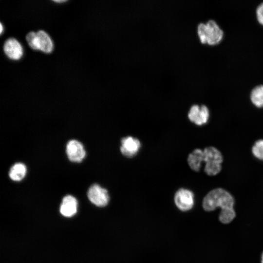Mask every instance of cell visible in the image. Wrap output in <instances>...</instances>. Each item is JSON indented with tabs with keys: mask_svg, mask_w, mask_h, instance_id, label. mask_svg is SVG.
Instances as JSON below:
<instances>
[{
	"mask_svg": "<svg viewBox=\"0 0 263 263\" xmlns=\"http://www.w3.org/2000/svg\"><path fill=\"white\" fill-rule=\"evenodd\" d=\"M256 13L258 22L263 25V2L257 7Z\"/></svg>",
	"mask_w": 263,
	"mask_h": 263,
	"instance_id": "obj_18",
	"label": "cell"
},
{
	"mask_svg": "<svg viewBox=\"0 0 263 263\" xmlns=\"http://www.w3.org/2000/svg\"><path fill=\"white\" fill-rule=\"evenodd\" d=\"M222 154L214 147H207L203 150V162L205 163L204 170L210 176L217 174L222 169Z\"/></svg>",
	"mask_w": 263,
	"mask_h": 263,
	"instance_id": "obj_3",
	"label": "cell"
},
{
	"mask_svg": "<svg viewBox=\"0 0 263 263\" xmlns=\"http://www.w3.org/2000/svg\"><path fill=\"white\" fill-rule=\"evenodd\" d=\"M4 52L10 58L18 60L23 55V49L20 43L14 38H9L4 42Z\"/></svg>",
	"mask_w": 263,
	"mask_h": 263,
	"instance_id": "obj_9",
	"label": "cell"
},
{
	"mask_svg": "<svg viewBox=\"0 0 263 263\" xmlns=\"http://www.w3.org/2000/svg\"><path fill=\"white\" fill-rule=\"evenodd\" d=\"M236 213L234 208L221 210L219 216V220L223 224L231 222L235 218Z\"/></svg>",
	"mask_w": 263,
	"mask_h": 263,
	"instance_id": "obj_15",
	"label": "cell"
},
{
	"mask_svg": "<svg viewBox=\"0 0 263 263\" xmlns=\"http://www.w3.org/2000/svg\"><path fill=\"white\" fill-rule=\"evenodd\" d=\"M197 33L202 43L210 45L220 43L224 36L222 29L215 21L212 19L206 23H199L197 27Z\"/></svg>",
	"mask_w": 263,
	"mask_h": 263,
	"instance_id": "obj_2",
	"label": "cell"
},
{
	"mask_svg": "<svg viewBox=\"0 0 263 263\" xmlns=\"http://www.w3.org/2000/svg\"><path fill=\"white\" fill-rule=\"evenodd\" d=\"M121 152L128 158L134 156L141 147L139 140L130 136L123 138L121 140Z\"/></svg>",
	"mask_w": 263,
	"mask_h": 263,
	"instance_id": "obj_7",
	"label": "cell"
},
{
	"mask_svg": "<svg viewBox=\"0 0 263 263\" xmlns=\"http://www.w3.org/2000/svg\"><path fill=\"white\" fill-rule=\"evenodd\" d=\"M37 33L39 40V50L45 53H51L54 46L49 36L43 30H39Z\"/></svg>",
	"mask_w": 263,
	"mask_h": 263,
	"instance_id": "obj_12",
	"label": "cell"
},
{
	"mask_svg": "<svg viewBox=\"0 0 263 263\" xmlns=\"http://www.w3.org/2000/svg\"><path fill=\"white\" fill-rule=\"evenodd\" d=\"M26 171V167L24 164L18 163L11 168L9 173V176L13 181H19L24 177Z\"/></svg>",
	"mask_w": 263,
	"mask_h": 263,
	"instance_id": "obj_13",
	"label": "cell"
},
{
	"mask_svg": "<svg viewBox=\"0 0 263 263\" xmlns=\"http://www.w3.org/2000/svg\"><path fill=\"white\" fill-rule=\"evenodd\" d=\"M250 100L257 107H263V85L255 87L251 92Z\"/></svg>",
	"mask_w": 263,
	"mask_h": 263,
	"instance_id": "obj_14",
	"label": "cell"
},
{
	"mask_svg": "<svg viewBox=\"0 0 263 263\" xmlns=\"http://www.w3.org/2000/svg\"><path fill=\"white\" fill-rule=\"evenodd\" d=\"M0 33L1 34L2 32V29H3L1 23H0Z\"/></svg>",
	"mask_w": 263,
	"mask_h": 263,
	"instance_id": "obj_19",
	"label": "cell"
},
{
	"mask_svg": "<svg viewBox=\"0 0 263 263\" xmlns=\"http://www.w3.org/2000/svg\"><path fill=\"white\" fill-rule=\"evenodd\" d=\"M203 150L195 149L188 156V163L190 169L195 171H199L203 163Z\"/></svg>",
	"mask_w": 263,
	"mask_h": 263,
	"instance_id": "obj_11",
	"label": "cell"
},
{
	"mask_svg": "<svg viewBox=\"0 0 263 263\" xmlns=\"http://www.w3.org/2000/svg\"><path fill=\"white\" fill-rule=\"evenodd\" d=\"M66 152L69 159L73 162H80L85 156L86 152L82 144L76 140L68 142Z\"/></svg>",
	"mask_w": 263,
	"mask_h": 263,
	"instance_id": "obj_8",
	"label": "cell"
},
{
	"mask_svg": "<svg viewBox=\"0 0 263 263\" xmlns=\"http://www.w3.org/2000/svg\"><path fill=\"white\" fill-rule=\"evenodd\" d=\"M55 2H63L66 1V0H54Z\"/></svg>",
	"mask_w": 263,
	"mask_h": 263,
	"instance_id": "obj_20",
	"label": "cell"
},
{
	"mask_svg": "<svg viewBox=\"0 0 263 263\" xmlns=\"http://www.w3.org/2000/svg\"><path fill=\"white\" fill-rule=\"evenodd\" d=\"M87 195L93 204L99 207L107 206L110 200L107 190L96 184L90 187Z\"/></svg>",
	"mask_w": 263,
	"mask_h": 263,
	"instance_id": "obj_4",
	"label": "cell"
},
{
	"mask_svg": "<svg viewBox=\"0 0 263 263\" xmlns=\"http://www.w3.org/2000/svg\"><path fill=\"white\" fill-rule=\"evenodd\" d=\"M252 152L257 159L263 161V139L255 142L252 148Z\"/></svg>",
	"mask_w": 263,
	"mask_h": 263,
	"instance_id": "obj_17",
	"label": "cell"
},
{
	"mask_svg": "<svg viewBox=\"0 0 263 263\" xmlns=\"http://www.w3.org/2000/svg\"><path fill=\"white\" fill-rule=\"evenodd\" d=\"M234 200L233 196L222 188H216L210 191L204 198L203 208L207 211L220 207L221 210L233 208Z\"/></svg>",
	"mask_w": 263,
	"mask_h": 263,
	"instance_id": "obj_1",
	"label": "cell"
},
{
	"mask_svg": "<svg viewBox=\"0 0 263 263\" xmlns=\"http://www.w3.org/2000/svg\"><path fill=\"white\" fill-rule=\"evenodd\" d=\"M209 112L207 107L204 105H192L188 113L189 120L197 125L206 124L208 119Z\"/></svg>",
	"mask_w": 263,
	"mask_h": 263,
	"instance_id": "obj_6",
	"label": "cell"
},
{
	"mask_svg": "<svg viewBox=\"0 0 263 263\" xmlns=\"http://www.w3.org/2000/svg\"><path fill=\"white\" fill-rule=\"evenodd\" d=\"M26 39L30 47L34 50H39V40L37 33L29 32L26 36Z\"/></svg>",
	"mask_w": 263,
	"mask_h": 263,
	"instance_id": "obj_16",
	"label": "cell"
},
{
	"mask_svg": "<svg viewBox=\"0 0 263 263\" xmlns=\"http://www.w3.org/2000/svg\"><path fill=\"white\" fill-rule=\"evenodd\" d=\"M174 200L176 207L183 211L190 210L194 205V194L187 189H178L175 194Z\"/></svg>",
	"mask_w": 263,
	"mask_h": 263,
	"instance_id": "obj_5",
	"label": "cell"
},
{
	"mask_svg": "<svg viewBox=\"0 0 263 263\" xmlns=\"http://www.w3.org/2000/svg\"><path fill=\"white\" fill-rule=\"evenodd\" d=\"M77 201L74 196L68 195L65 196L60 207L61 214L67 217L74 216L77 212Z\"/></svg>",
	"mask_w": 263,
	"mask_h": 263,
	"instance_id": "obj_10",
	"label": "cell"
},
{
	"mask_svg": "<svg viewBox=\"0 0 263 263\" xmlns=\"http://www.w3.org/2000/svg\"><path fill=\"white\" fill-rule=\"evenodd\" d=\"M261 263H263V252L262 254V256H261Z\"/></svg>",
	"mask_w": 263,
	"mask_h": 263,
	"instance_id": "obj_21",
	"label": "cell"
}]
</instances>
